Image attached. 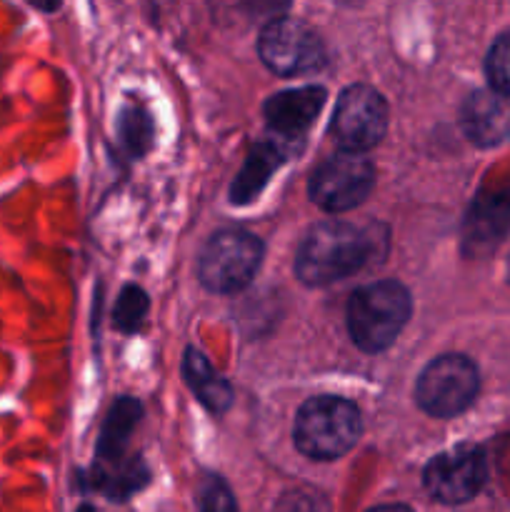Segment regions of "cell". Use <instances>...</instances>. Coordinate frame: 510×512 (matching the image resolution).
<instances>
[{"label": "cell", "instance_id": "obj_1", "mask_svg": "<svg viewBox=\"0 0 510 512\" xmlns=\"http://www.w3.org/2000/svg\"><path fill=\"white\" fill-rule=\"evenodd\" d=\"M373 255V235L345 220H325L300 243L295 273L305 285H330L363 268Z\"/></svg>", "mask_w": 510, "mask_h": 512}, {"label": "cell", "instance_id": "obj_2", "mask_svg": "<svg viewBox=\"0 0 510 512\" xmlns=\"http://www.w3.org/2000/svg\"><path fill=\"white\" fill-rule=\"evenodd\" d=\"M410 310L413 300L405 285L395 280L363 285L348 303L350 338L363 353H383L405 328Z\"/></svg>", "mask_w": 510, "mask_h": 512}, {"label": "cell", "instance_id": "obj_3", "mask_svg": "<svg viewBox=\"0 0 510 512\" xmlns=\"http://www.w3.org/2000/svg\"><path fill=\"white\" fill-rule=\"evenodd\" d=\"M363 433L358 405L345 398H310L295 418L293 438L303 455L313 460H335L348 453Z\"/></svg>", "mask_w": 510, "mask_h": 512}, {"label": "cell", "instance_id": "obj_4", "mask_svg": "<svg viewBox=\"0 0 510 512\" xmlns=\"http://www.w3.org/2000/svg\"><path fill=\"white\" fill-rule=\"evenodd\" d=\"M263 260V243L248 230H220L203 248L198 278L210 293H238L253 280Z\"/></svg>", "mask_w": 510, "mask_h": 512}, {"label": "cell", "instance_id": "obj_5", "mask_svg": "<svg viewBox=\"0 0 510 512\" xmlns=\"http://www.w3.org/2000/svg\"><path fill=\"white\" fill-rule=\"evenodd\" d=\"M480 378L465 355H440L420 373L415 400L433 418H455L478 398Z\"/></svg>", "mask_w": 510, "mask_h": 512}, {"label": "cell", "instance_id": "obj_6", "mask_svg": "<svg viewBox=\"0 0 510 512\" xmlns=\"http://www.w3.org/2000/svg\"><path fill=\"white\" fill-rule=\"evenodd\" d=\"M375 185V168L363 153H340L325 158L310 175V198L325 213H345L363 203Z\"/></svg>", "mask_w": 510, "mask_h": 512}, {"label": "cell", "instance_id": "obj_7", "mask_svg": "<svg viewBox=\"0 0 510 512\" xmlns=\"http://www.w3.org/2000/svg\"><path fill=\"white\" fill-rule=\"evenodd\" d=\"M385 130H388V103L378 90L370 85H350L340 93L330 123V133L340 150L365 153L383 140Z\"/></svg>", "mask_w": 510, "mask_h": 512}, {"label": "cell", "instance_id": "obj_8", "mask_svg": "<svg viewBox=\"0 0 510 512\" xmlns=\"http://www.w3.org/2000/svg\"><path fill=\"white\" fill-rule=\"evenodd\" d=\"M265 68L275 75H303L325 65V45L310 25L295 18L270 20L258 40Z\"/></svg>", "mask_w": 510, "mask_h": 512}, {"label": "cell", "instance_id": "obj_9", "mask_svg": "<svg viewBox=\"0 0 510 512\" xmlns=\"http://www.w3.org/2000/svg\"><path fill=\"white\" fill-rule=\"evenodd\" d=\"M488 480V463L478 445H455L435 455L423 473V485L438 503L460 505L473 500Z\"/></svg>", "mask_w": 510, "mask_h": 512}, {"label": "cell", "instance_id": "obj_10", "mask_svg": "<svg viewBox=\"0 0 510 512\" xmlns=\"http://www.w3.org/2000/svg\"><path fill=\"white\" fill-rule=\"evenodd\" d=\"M325 98H328V93L318 85L283 90V93L273 95L265 103V123L273 130L275 138L285 140V143H295L315 123V118L323 110Z\"/></svg>", "mask_w": 510, "mask_h": 512}, {"label": "cell", "instance_id": "obj_11", "mask_svg": "<svg viewBox=\"0 0 510 512\" xmlns=\"http://www.w3.org/2000/svg\"><path fill=\"white\" fill-rule=\"evenodd\" d=\"M465 135L480 148H493L510 138V98L495 90H478L463 105Z\"/></svg>", "mask_w": 510, "mask_h": 512}, {"label": "cell", "instance_id": "obj_12", "mask_svg": "<svg viewBox=\"0 0 510 512\" xmlns=\"http://www.w3.org/2000/svg\"><path fill=\"white\" fill-rule=\"evenodd\" d=\"M290 150L285 148V140L273 138L263 140V143L255 145L250 150L248 160H245L243 170L238 173V178L233 180V188H230V200L235 205H245L265 188V183L270 180V175L275 173L280 163L285 160Z\"/></svg>", "mask_w": 510, "mask_h": 512}, {"label": "cell", "instance_id": "obj_13", "mask_svg": "<svg viewBox=\"0 0 510 512\" xmlns=\"http://www.w3.org/2000/svg\"><path fill=\"white\" fill-rule=\"evenodd\" d=\"M183 375L188 388L195 393V398H198L210 413H225V410L233 405V388H230L228 380L220 378V375L215 373V368L208 363V358H205L200 350H185Z\"/></svg>", "mask_w": 510, "mask_h": 512}, {"label": "cell", "instance_id": "obj_14", "mask_svg": "<svg viewBox=\"0 0 510 512\" xmlns=\"http://www.w3.org/2000/svg\"><path fill=\"white\" fill-rule=\"evenodd\" d=\"M510 225V193L495 198H480L465 223V243L478 253L490 250Z\"/></svg>", "mask_w": 510, "mask_h": 512}, {"label": "cell", "instance_id": "obj_15", "mask_svg": "<svg viewBox=\"0 0 510 512\" xmlns=\"http://www.w3.org/2000/svg\"><path fill=\"white\" fill-rule=\"evenodd\" d=\"M143 408L135 398H118L105 418L103 430L98 440V460L103 465H113L123 460L125 445H128L130 433L138 425Z\"/></svg>", "mask_w": 510, "mask_h": 512}, {"label": "cell", "instance_id": "obj_16", "mask_svg": "<svg viewBox=\"0 0 510 512\" xmlns=\"http://www.w3.org/2000/svg\"><path fill=\"white\" fill-rule=\"evenodd\" d=\"M148 483V470L140 460L133 463H113L103 465L93 470V485L98 490H103L110 500H125L128 495H133L135 490H140Z\"/></svg>", "mask_w": 510, "mask_h": 512}, {"label": "cell", "instance_id": "obj_17", "mask_svg": "<svg viewBox=\"0 0 510 512\" xmlns=\"http://www.w3.org/2000/svg\"><path fill=\"white\" fill-rule=\"evenodd\" d=\"M118 135L120 145L138 158L153 143V120L143 108H125L118 118Z\"/></svg>", "mask_w": 510, "mask_h": 512}, {"label": "cell", "instance_id": "obj_18", "mask_svg": "<svg viewBox=\"0 0 510 512\" xmlns=\"http://www.w3.org/2000/svg\"><path fill=\"white\" fill-rule=\"evenodd\" d=\"M148 315V295L140 285H125L113 310V323L123 333H135Z\"/></svg>", "mask_w": 510, "mask_h": 512}, {"label": "cell", "instance_id": "obj_19", "mask_svg": "<svg viewBox=\"0 0 510 512\" xmlns=\"http://www.w3.org/2000/svg\"><path fill=\"white\" fill-rule=\"evenodd\" d=\"M485 73H488L490 90L495 93L510 95V33H503L488 50L485 58Z\"/></svg>", "mask_w": 510, "mask_h": 512}, {"label": "cell", "instance_id": "obj_20", "mask_svg": "<svg viewBox=\"0 0 510 512\" xmlns=\"http://www.w3.org/2000/svg\"><path fill=\"white\" fill-rule=\"evenodd\" d=\"M198 512H238L233 493H230V488L218 478V475H210V478H205L203 485H200Z\"/></svg>", "mask_w": 510, "mask_h": 512}, {"label": "cell", "instance_id": "obj_21", "mask_svg": "<svg viewBox=\"0 0 510 512\" xmlns=\"http://www.w3.org/2000/svg\"><path fill=\"white\" fill-rule=\"evenodd\" d=\"M288 3L290 0H248V8L253 15H265L270 20H278L280 13L288 8Z\"/></svg>", "mask_w": 510, "mask_h": 512}, {"label": "cell", "instance_id": "obj_22", "mask_svg": "<svg viewBox=\"0 0 510 512\" xmlns=\"http://www.w3.org/2000/svg\"><path fill=\"white\" fill-rule=\"evenodd\" d=\"M278 512H315V503L305 495H288V498L280 503Z\"/></svg>", "mask_w": 510, "mask_h": 512}, {"label": "cell", "instance_id": "obj_23", "mask_svg": "<svg viewBox=\"0 0 510 512\" xmlns=\"http://www.w3.org/2000/svg\"><path fill=\"white\" fill-rule=\"evenodd\" d=\"M28 3L33 5V8L45 10V13H53V10L60 8V3H63V0H28Z\"/></svg>", "mask_w": 510, "mask_h": 512}, {"label": "cell", "instance_id": "obj_24", "mask_svg": "<svg viewBox=\"0 0 510 512\" xmlns=\"http://www.w3.org/2000/svg\"><path fill=\"white\" fill-rule=\"evenodd\" d=\"M370 512H413L405 505H380V508H373Z\"/></svg>", "mask_w": 510, "mask_h": 512}, {"label": "cell", "instance_id": "obj_25", "mask_svg": "<svg viewBox=\"0 0 510 512\" xmlns=\"http://www.w3.org/2000/svg\"><path fill=\"white\" fill-rule=\"evenodd\" d=\"M340 3H345V5H355V3H360V0H340Z\"/></svg>", "mask_w": 510, "mask_h": 512}, {"label": "cell", "instance_id": "obj_26", "mask_svg": "<svg viewBox=\"0 0 510 512\" xmlns=\"http://www.w3.org/2000/svg\"><path fill=\"white\" fill-rule=\"evenodd\" d=\"M508 280H510V263H508Z\"/></svg>", "mask_w": 510, "mask_h": 512}]
</instances>
